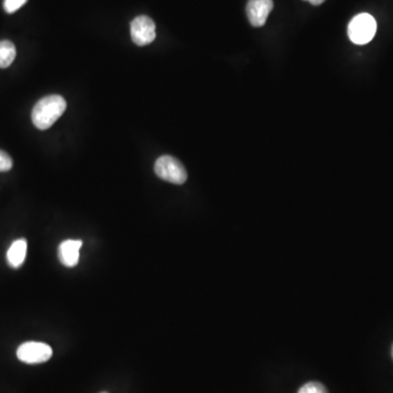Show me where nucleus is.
<instances>
[{"mask_svg":"<svg viewBox=\"0 0 393 393\" xmlns=\"http://www.w3.org/2000/svg\"><path fill=\"white\" fill-rule=\"evenodd\" d=\"M156 175L171 184L183 185L187 181V171L184 165L171 156H163L156 160L154 165Z\"/></svg>","mask_w":393,"mask_h":393,"instance_id":"obj_3","label":"nucleus"},{"mask_svg":"<svg viewBox=\"0 0 393 393\" xmlns=\"http://www.w3.org/2000/svg\"><path fill=\"white\" fill-rule=\"evenodd\" d=\"M81 246V240H68L62 242L58 248L59 261L68 268L77 266L79 262V251Z\"/></svg>","mask_w":393,"mask_h":393,"instance_id":"obj_7","label":"nucleus"},{"mask_svg":"<svg viewBox=\"0 0 393 393\" xmlns=\"http://www.w3.org/2000/svg\"><path fill=\"white\" fill-rule=\"evenodd\" d=\"M67 103L60 95H49L36 103L32 110V122L40 131H47L56 123L66 110Z\"/></svg>","mask_w":393,"mask_h":393,"instance_id":"obj_1","label":"nucleus"},{"mask_svg":"<svg viewBox=\"0 0 393 393\" xmlns=\"http://www.w3.org/2000/svg\"><path fill=\"white\" fill-rule=\"evenodd\" d=\"M377 31V24L373 16L368 13H360L351 20L347 28V34L351 41L358 45L369 43Z\"/></svg>","mask_w":393,"mask_h":393,"instance_id":"obj_2","label":"nucleus"},{"mask_svg":"<svg viewBox=\"0 0 393 393\" xmlns=\"http://www.w3.org/2000/svg\"><path fill=\"white\" fill-rule=\"evenodd\" d=\"M103 393H106V392H103Z\"/></svg>","mask_w":393,"mask_h":393,"instance_id":"obj_15","label":"nucleus"},{"mask_svg":"<svg viewBox=\"0 0 393 393\" xmlns=\"http://www.w3.org/2000/svg\"><path fill=\"white\" fill-rule=\"evenodd\" d=\"M392 358H393V346H392Z\"/></svg>","mask_w":393,"mask_h":393,"instance_id":"obj_14","label":"nucleus"},{"mask_svg":"<svg viewBox=\"0 0 393 393\" xmlns=\"http://www.w3.org/2000/svg\"><path fill=\"white\" fill-rule=\"evenodd\" d=\"M131 39L138 47H146L156 40V24L147 16L133 19L131 26Z\"/></svg>","mask_w":393,"mask_h":393,"instance_id":"obj_5","label":"nucleus"},{"mask_svg":"<svg viewBox=\"0 0 393 393\" xmlns=\"http://www.w3.org/2000/svg\"><path fill=\"white\" fill-rule=\"evenodd\" d=\"M299 393H328V391L321 383H308L299 389Z\"/></svg>","mask_w":393,"mask_h":393,"instance_id":"obj_10","label":"nucleus"},{"mask_svg":"<svg viewBox=\"0 0 393 393\" xmlns=\"http://www.w3.org/2000/svg\"><path fill=\"white\" fill-rule=\"evenodd\" d=\"M26 1H28V0H5L3 8H5V11L7 13L16 12Z\"/></svg>","mask_w":393,"mask_h":393,"instance_id":"obj_11","label":"nucleus"},{"mask_svg":"<svg viewBox=\"0 0 393 393\" xmlns=\"http://www.w3.org/2000/svg\"><path fill=\"white\" fill-rule=\"evenodd\" d=\"M306 1H309V3L314 6H319L324 3L326 0H306Z\"/></svg>","mask_w":393,"mask_h":393,"instance_id":"obj_13","label":"nucleus"},{"mask_svg":"<svg viewBox=\"0 0 393 393\" xmlns=\"http://www.w3.org/2000/svg\"><path fill=\"white\" fill-rule=\"evenodd\" d=\"M28 251V243L24 238L15 240L7 251V262L12 269H19L24 265Z\"/></svg>","mask_w":393,"mask_h":393,"instance_id":"obj_8","label":"nucleus"},{"mask_svg":"<svg viewBox=\"0 0 393 393\" xmlns=\"http://www.w3.org/2000/svg\"><path fill=\"white\" fill-rule=\"evenodd\" d=\"M17 356L21 362L26 364H42L47 362L53 356V350L49 345L42 342H26L21 344L17 350Z\"/></svg>","mask_w":393,"mask_h":393,"instance_id":"obj_4","label":"nucleus"},{"mask_svg":"<svg viewBox=\"0 0 393 393\" xmlns=\"http://www.w3.org/2000/svg\"><path fill=\"white\" fill-rule=\"evenodd\" d=\"M16 47L10 41H0V68H7L16 58Z\"/></svg>","mask_w":393,"mask_h":393,"instance_id":"obj_9","label":"nucleus"},{"mask_svg":"<svg viewBox=\"0 0 393 393\" xmlns=\"http://www.w3.org/2000/svg\"><path fill=\"white\" fill-rule=\"evenodd\" d=\"M274 9V0H248L246 12L251 26H265L269 15Z\"/></svg>","mask_w":393,"mask_h":393,"instance_id":"obj_6","label":"nucleus"},{"mask_svg":"<svg viewBox=\"0 0 393 393\" xmlns=\"http://www.w3.org/2000/svg\"><path fill=\"white\" fill-rule=\"evenodd\" d=\"M12 169V160L8 153L0 150V172H8Z\"/></svg>","mask_w":393,"mask_h":393,"instance_id":"obj_12","label":"nucleus"}]
</instances>
